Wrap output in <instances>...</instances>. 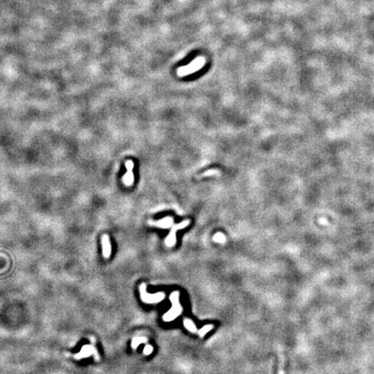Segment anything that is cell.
Returning a JSON list of instances; mask_svg holds the SVG:
<instances>
[{
  "label": "cell",
  "instance_id": "1",
  "mask_svg": "<svg viewBox=\"0 0 374 374\" xmlns=\"http://www.w3.org/2000/svg\"><path fill=\"white\" fill-rule=\"evenodd\" d=\"M205 64V58L203 56H199L191 61L188 65L180 67L177 70V74L179 77H183L184 76H188L193 73L197 72L199 69H201Z\"/></svg>",
  "mask_w": 374,
  "mask_h": 374
},
{
  "label": "cell",
  "instance_id": "2",
  "mask_svg": "<svg viewBox=\"0 0 374 374\" xmlns=\"http://www.w3.org/2000/svg\"><path fill=\"white\" fill-rule=\"evenodd\" d=\"M147 286L145 283L140 286V296L142 301L147 303H154V302H160L164 298L163 294H156V295H149L147 293Z\"/></svg>",
  "mask_w": 374,
  "mask_h": 374
},
{
  "label": "cell",
  "instance_id": "3",
  "mask_svg": "<svg viewBox=\"0 0 374 374\" xmlns=\"http://www.w3.org/2000/svg\"><path fill=\"white\" fill-rule=\"evenodd\" d=\"M189 223H190V221H189V220H184L182 223L174 225V226L173 227L172 230H171V232H170L168 238L166 239V244L167 245V246H170V247L175 244V243H176V231L177 230L184 229V228L186 227Z\"/></svg>",
  "mask_w": 374,
  "mask_h": 374
},
{
  "label": "cell",
  "instance_id": "4",
  "mask_svg": "<svg viewBox=\"0 0 374 374\" xmlns=\"http://www.w3.org/2000/svg\"><path fill=\"white\" fill-rule=\"evenodd\" d=\"M133 166L134 164L132 160H127L126 162V174L123 176L122 180L123 183L126 184V186H131L133 184L134 181V176H133Z\"/></svg>",
  "mask_w": 374,
  "mask_h": 374
},
{
  "label": "cell",
  "instance_id": "5",
  "mask_svg": "<svg viewBox=\"0 0 374 374\" xmlns=\"http://www.w3.org/2000/svg\"><path fill=\"white\" fill-rule=\"evenodd\" d=\"M92 354L95 355V359H98V352L96 351V349L94 347L93 345H86L83 346L81 352L78 354L75 355V358L77 360L83 359V358H87V357L90 356Z\"/></svg>",
  "mask_w": 374,
  "mask_h": 374
},
{
  "label": "cell",
  "instance_id": "6",
  "mask_svg": "<svg viewBox=\"0 0 374 374\" xmlns=\"http://www.w3.org/2000/svg\"><path fill=\"white\" fill-rule=\"evenodd\" d=\"M101 246H102V254L104 258L108 259V257L110 256L112 252V247L110 244V241H109V238L108 235L104 234L101 237Z\"/></svg>",
  "mask_w": 374,
  "mask_h": 374
},
{
  "label": "cell",
  "instance_id": "7",
  "mask_svg": "<svg viewBox=\"0 0 374 374\" xmlns=\"http://www.w3.org/2000/svg\"><path fill=\"white\" fill-rule=\"evenodd\" d=\"M149 223L152 225H154V226L163 228V229H167L170 226H172V224L173 223V219L172 217L168 216V217H165V218L158 220V221H149Z\"/></svg>",
  "mask_w": 374,
  "mask_h": 374
},
{
  "label": "cell",
  "instance_id": "8",
  "mask_svg": "<svg viewBox=\"0 0 374 374\" xmlns=\"http://www.w3.org/2000/svg\"><path fill=\"white\" fill-rule=\"evenodd\" d=\"M143 342H147V339L134 338L133 340V343H132V347H133V349H136L137 346L140 345V344H141V343H143Z\"/></svg>",
  "mask_w": 374,
  "mask_h": 374
},
{
  "label": "cell",
  "instance_id": "9",
  "mask_svg": "<svg viewBox=\"0 0 374 374\" xmlns=\"http://www.w3.org/2000/svg\"><path fill=\"white\" fill-rule=\"evenodd\" d=\"M184 326H185V327L186 328H188L190 331H196V327H195V325L192 322H191V320H184Z\"/></svg>",
  "mask_w": 374,
  "mask_h": 374
},
{
  "label": "cell",
  "instance_id": "10",
  "mask_svg": "<svg viewBox=\"0 0 374 374\" xmlns=\"http://www.w3.org/2000/svg\"><path fill=\"white\" fill-rule=\"evenodd\" d=\"M215 241L218 242V243H224L225 242V237L223 236V234L222 233H216L215 236H214V238H213Z\"/></svg>",
  "mask_w": 374,
  "mask_h": 374
},
{
  "label": "cell",
  "instance_id": "11",
  "mask_svg": "<svg viewBox=\"0 0 374 374\" xmlns=\"http://www.w3.org/2000/svg\"><path fill=\"white\" fill-rule=\"evenodd\" d=\"M219 173V171H217V170H215V169H211V170H209V171H206V172H205V173L202 174V176H212V175H216V174H218Z\"/></svg>",
  "mask_w": 374,
  "mask_h": 374
},
{
  "label": "cell",
  "instance_id": "12",
  "mask_svg": "<svg viewBox=\"0 0 374 374\" xmlns=\"http://www.w3.org/2000/svg\"><path fill=\"white\" fill-rule=\"evenodd\" d=\"M211 328H212V327H211V325H209V327L208 326H205V327H203V328H202V330L200 331V335H201V336H203V335L205 334L206 332L209 331V330H211Z\"/></svg>",
  "mask_w": 374,
  "mask_h": 374
},
{
  "label": "cell",
  "instance_id": "13",
  "mask_svg": "<svg viewBox=\"0 0 374 374\" xmlns=\"http://www.w3.org/2000/svg\"><path fill=\"white\" fill-rule=\"evenodd\" d=\"M152 351H153L152 346H151V345H147L144 349V353L145 354H147V355H148V354H150Z\"/></svg>",
  "mask_w": 374,
  "mask_h": 374
}]
</instances>
